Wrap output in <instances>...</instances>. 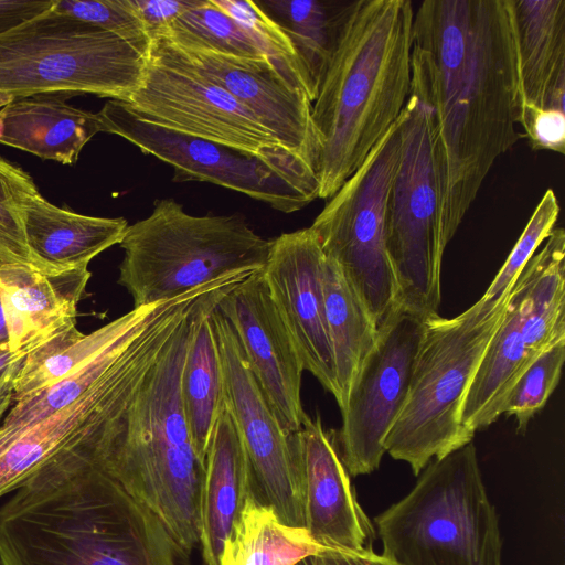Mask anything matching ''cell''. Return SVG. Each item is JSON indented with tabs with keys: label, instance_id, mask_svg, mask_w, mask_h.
Returning a JSON list of instances; mask_svg holds the SVG:
<instances>
[{
	"label": "cell",
	"instance_id": "obj_35",
	"mask_svg": "<svg viewBox=\"0 0 565 565\" xmlns=\"http://www.w3.org/2000/svg\"><path fill=\"white\" fill-rule=\"evenodd\" d=\"M214 2L257 39L286 82L307 94L302 73L289 40L256 6L255 1L214 0Z\"/></svg>",
	"mask_w": 565,
	"mask_h": 565
},
{
	"label": "cell",
	"instance_id": "obj_9",
	"mask_svg": "<svg viewBox=\"0 0 565 565\" xmlns=\"http://www.w3.org/2000/svg\"><path fill=\"white\" fill-rule=\"evenodd\" d=\"M386 249L398 288L397 307L439 316L440 184L429 113L412 94L401 113V154L386 206Z\"/></svg>",
	"mask_w": 565,
	"mask_h": 565
},
{
	"label": "cell",
	"instance_id": "obj_27",
	"mask_svg": "<svg viewBox=\"0 0 565 565\" xmlns=\"http://www.w3.org/2000/svg\"><path fill=\"white\" fill-rule=\"evenodd\" d=\"M255 3L289 40L313 103L355 0H258Z\"/></svg>",
	"mask_w": 565,
	"mask_h": 565
},
{
	"label": "cell",
	"instance_id": "obj_22",
	"mask_svg": "<svg viewBox=\"0 0 565 565\" xmlns=\"http://www.w3.org/2000/svg\"><path fill=\"white\" fill-rule=\"evenodd\" d=\"M249 493V466L233 415L222 403L210 439L201 498L202 556L220 565L223 546Z\"/></svg>",
	"mask_w": 565,
	"mask_h": 565
},
{
	"label": "cell",
	"instance_id": "obj_16",
	"mask_svg": "<svg viewBox=\"0 0 565 565\" xmlns=\"http://www.w3.org/2000/svg\"><path fill=\"white\" fill-rule=\"evenodd\" d=\"M166 332L167 320L158 309L93 388L12 443L0 456V498L19 489L38 469L79 441L100 422L161 345Z\"/></svg>",
	"mask_w": 565,
	"mask_h": 565
},
{
	"label": "cell",
	"instance_id": "obj_45",
	"mask_svg": "<svg viewBox=\"0 0 565 565\" xmlns=\"http://www.w3.org/2000/svg\"><path fill=\"white\" fill-rule=\"evenodd\" d=\"M316 555L308 556L300 562H298L296 565H317L316 564Z\"/></svg>",
	"mask_w": 565,
	"mask_h": 565
},
{
	"label": "cell",
	"instance_id": "obj_28",
	"mask_svg": "<svg viewBox=\"0 0 565 565\" xmlns=\"http://www.w3.org/2000/svg\"><path fill=\"white\" fill-rule=\"evenodd\" d=\"M565 232L555 227L515 282L523 292L522 333L530 363L565 339Z\"/></svg>",
	"mask_w": 565,
	"mask_h": 565
},
{
	"label": "cell",
	"instance_id": "obj_38",
	"mask_svg": "<svg viewBox=\"0 0 565 565\" xmlns=\"http://www.w3.org/2000/svg\"><path fill=\"white\" fill-rule=\"evenodd\" d=\"M519 126L533 150L565 152V113L540 110L520 119Z\"/></svg>",
	"mask_w": 565,
	"mask_h": 565
},
{
	"label": "cell",
	"instance_id": "obj_1",
	"mask_svg": "<svg viewBox=\"0 0 565 565\" xmlns=\"http://www.w3.org/2000/svg\"><path fill=\"white\" fill-rule=\"evenodd\" d=\"M409 94L427 108L446 248L497 159L521 137L508 0H425L414 10Z\"/></svg>",
	"mask_w": 565,
	"mask_h": 565
},
{
	"label": "cell",
	"instance_id": "obj_13",
	"mask_svg": "<svg viewBox=\"0 0 565 565\" xmlns=\"http://www.w3.org/2000/svg\"><path fill=\"white\" fill-rule=\"evenodd\" d=\"M425 320L396 307L377 329L341 412L342 426L332 436L350 476L369 475L381 465L385 437L407 397Z\"/></svg>",
	"mask_w": 565,
	"mask_h": 565
},
{
	"label": "cell",
	"instance_id": "obj_8",
	"mask_svg": "<svg viewBox=\"0 0 565 565\" xmlns=\"http://www.w3.org/2000/svg\"><path fill=\"white\" fill-rule=\"evenodd\" d=\"M148 51L50 8L0 34V107L49 94L127 102L142 81Z\"/></svg>",
	"mask_w": 565,
	"mask_h": 565
},
{
	"label": "cell",
	"instance_id": "obj_7",
	"mask_svg": "<svg viewBox=\"0 0 565 565\" xmlns=\"http://www.w3.org/2000/svg\"><path fill=\"white\" fill-rule=\"evenodd\" d=\"M118 284L134 308L167 301L238 274L262 271L271 241L241 214L194 216L173 199L128 226Z\"/></svg>",
	"mask_w": 565,
	"mask_h": 565
},
{
	"label": "cell",
	"instance_id": "obj_18",
	"mask_svg": "<svg viewBox=\"0 0 565 565\" xmlns=\"http://www.w3.org/2000/svg\"><path fill=\"white\" fill-rule=\"evenodd\" d=\"M163 39L191 67L246 107L282 147L300 156L318 175L320 146L311 119L312 103L303 90L285 81L269 58L181 49Z\"/></svg>",
	"mask_w": 565,
	"mask_h": 565
},
{
	"label": "cell",
	"instance_id": "obj_26",
	"mask_svg": "<svg viewBox=\"0 0 565 565\" xmlns=\"http://www.w3.org/2000/svg\"><path fill=\"white\" fill-rule=\"evenodd\" d=\"M238 282L214 292L200 309L181 374L184 416L194 451L204 466L213 428L224 401L222 364L212 312L221 298Z\"/></svg>",
	"mask_w": 565,
	"mask_h": 565
},
{
	"label": "cell",
	"instance_id": "obj_32",
	"mask_svg": "<svg viewBox=\"0 0 565 565\" xmlns=\"http://www.w3.org/2000/svg\"><path fill=\"white\" fill-rule=\"evenodd\" d=\"M157 36H163L181 49L252 60L269 58L257 39L216 6L214 0H201Z\"/></svg>",
	"mask_w": 565,
	"mask_h": 565
},
{
	"label": "cell",
	"instance_id": "obj_24",
	"mask_svg": "<svg viewBox=\"0 0 565 565\" xmlns=\"http://www.w3.org/2000/svg\"><path fill=\"white\" fill-rule=\"evenodd\" d=\"M65 94L17 99L0 109V143L44 160L74 164L100 132L96 113L66 103Z\"/></svg>",
	"mask_w": 565,
	"mask_h": 565
},
{
	"label": "cell",
	"instance_id": "obj_14",
	"mask_svg": "<svg viewBox=\"0 0 565 565\" xmlns=\"http://www.w3.org/2000/svg\"><path fill=\"white\" fill-rule=\"evenodd\" d=\"M212 320L222 364L224 399L248 459L249 495L271 509L282 523L305 527L296 451L256 382L233 327L217 306Z\"/></svg>",
	"mask_w": 565,
	"mask_h": 565
},
{
	"label": "cell",
	"instance_id": "obj_11",
	"mask_svg": "<svg viewBox=\"0 0 565 565\" xmlns=\"http://www.w3.org/2000/svg\"><path fill=\"white\" fill-rule=\"evenodd\" d=\"M401 154V115L310 226L379 327L397 307L386 249V206Z\"/></svg>",
	"mask_w": 565,
	"mask_h": 565
},
{
	"label": "cell",
	"instance_id": "obj_23",
	"mask_svg": "<svg viewBox=\"0 0 565 565\" xmlns=\"http://www.w3.org/2000/svg\"><path fill=\"white\" fill-rule=\"evenodd\" d=\"M26 247L38 266H88L105 249L119 244L128 228L124 217H96L61 209L36 191L21 209Z\"/></svg>",
	"mask_w": 565,
	"mask_h": 565
},
{
	"label": "cell",
	"instance_id": "obj_4",
	"mask_svg": "<svg viewBox=\"0 0 565 565\" xmlns=\"http://www.w3.org/2000/svg\"><path fill=\"white\" fill-rule=\"evenodd\" d=\"M411 0H355L311 106L319 199L329 200L399 117L411 88Z\"/></svg>",
	"mask_w": 565,
	"mask_h": 565
},
{
	"label": "cell",
	"instance_id": "obj_5",
	"mask_svg": "<svg viewBox=\"0 0 565 565\" xmlns=\"http://www.w3.org/2000/svg\"><path fill=\"white\" fill-rule=\"evenodd\" d=\"M412 490L374 518L396 565H502V537L473 443L430 461Z\"/></svg>",
	"mask_w": 565,
	"mask_h": 565
},
{
	"label": "cell",
	"instance_id": "obj_29",
	"mask_svg": "<svg viewBox=\"0 0 565 565\" xmlns=\"http://www.w3.org/2000/svg\"><path fill=\"white\" fill-rule=\"evenodd\" d=\"M157 303L129 312L84 334L76 324L66 327L30 350L13 381V403L75 372L121 334L147 317Z\"/></svg>",
	"mask_w": 565,
	"mask_h": 565
},
{
	"label": "cell",
	"instance_id": "obj_10",
	"mask_svg": "<svg viewBox=\"0 0 565 565\" xmlns=\"http://www.w3.org/2000/svg\"><path fill=\"white\" fill-rule=\"evenodd\" d=\"M96 114L100 132L120 136L170 164L173 182H210L282 213L319 199L317 172L298 154L262 156L186 135L142 118L122 100L109 99Z\"/></svg>",
	"mask_w": 565,
	"mask_h": 565
},
{
	"label": "cell",
	"instance_id": "obj_19",
	"mask_svg": "<svg viewBox=\"0 0 565 565\" xmlns=\"http://www.w3.org/2000/svg\"><path fill=\"white\" fill-rule=\"evenodd\" d=\"M299 461L305 527L321 546L363 552L373 550L374 524L360 505L350 475L319 415L307 417L289 434Z\"/></svg>",
	"mask_w": 565,
	"mask_h": 565
},
{
	"label": "cell",
	"instance_id": "obj_34",
	"mask_svg": "<svg viewBox=\"0 0 565 565\" xmlns=\"http://www.w3.org/2000/svg\"><path fill=\"white\" fill-rule=\"evenodd\" d=\"M39 191L28 172L0 157V265L32 263L24 237L21 209Z\"/></svg>",
	"mask_w": 565,
	"mask_h": 565
},
{
	"label": "cell",
	"instance_id": "obj_46",
	"mask_svg": "<svg viewBox=\"0 0 565 565\" xmlns=\"http://www.w3.org/2000/svg\"><path fill=\"white\" fill-rule=\"evenodd\" d=\"M0 565H1V562H0Z\"/></svg>",
	"mask_w": 565,
	"mask_h": 565
},
{
	"label": "cell",
	"instance_id": "obj_2",
	"mask_svg": "<svg viewBox=\"0 0 565 565\" xmlns=\"http://www.w3.org/2000/svg\"><path fill=\"white\" fill-rule=\"evenodd\" d=\"M0 507L1 565H180L154 514L68 448Z\"/></svg>",
	"mask_w": 565,
	"mask_h": 565
},
{
	"label": "cell",
	"instance_id": "obj_44",
	"mask_svg": "<svg viewBox=\"0 0 565 565\" xmlns=\"http://www.w3.org/2000/svg\"><path fill=\"white\" fill-rule=\"evenodd\" d=\"M9 342L8 328L6 323V318L2 309V303L0 299V348L7 345Z\"/></svg>",
	"mask_w": 565,
	"mask_h": 565
},
{
	"label": "cell",
	"instance_id": "obj_12",
	"mask_svg": "<svg viewBox=\"0 0 565 565\" xmlns=\"http://www.w3.org/2000/svg\"><path fill=\"white\" fill-rule=\"evenodd\" d=\"M125 103L142 118L186 135L262 156L294 153L161 36L151 40L142 81Z\"/></svg>",
	"mask_w": 565,
	"mask_h": 565
},
{
	"label": "cell",
	"instance_id": "obj_20",
	"mask_svg": "<svg viewBox=\"0 0 565 565\" xmlns=\"http://www.w3.org/2000/svg\"><path fill=\"white\" fill-rule=\"evenodd\" d=\"M88 266L0 265V299L12 351L33 349L76 324L77 306L90 278Z\"/></svg>",
	"mask_w": 565,
	"mask_h": 565
},
{
	"label": "cell",
	"instance_id": "obj_31",
	"mask_svg": "<svg viewBox=\"0 0 565 565\" xmlns=\"http://www.w3.org/2000/svg\"><path fill=\"white\" fill-rule=\"evenodd\" d=\"M324 550L305 527L282 523L271 509L248 493L224 543L220 565H296Z\"/></svg>",
	"mask_w": 565,
	"mask_h": 565
},
{
	"label": "cell",
	"instance_id": "obj_40",
	"mask_svg": "<svg viewBox=\"0 0 565 565\" xmlns=\"http://www.w3.org/2000/svg\"><path fill=\"white\" fill-rule=\"evenodd\" d=\"M54 0L18 1L0 0V34L45 12L52 8Z\"/></svg>",
	"mask_w": 565,
	"mask_h": 565
},
{
	"label": "cell",
	"instance_id": "obj_41",
	"mask_svg": "<svg viewBox=\"0 0 565 565\" xmlns=\"http://www.w3.org/2000/svg\"><path fill=\"white\" fill-rule=\"evenodd\" d=\"M315 557L317 565H396L373 550L348 552L326 548Z\"/></svg>",
	"mask_w": 565,
	"mask_h": 565
},
{
	"label": "cell",
	"instance_id": "obj_25",
	"mask_svg": "<svg viewBox=\"0 0 565 565\" xmlns=\"http://www.w3.org/2000/svg\"><path fill=\"white\" fill-rule=\"evenodd\" d=\"M523 292L514 282L503 320L490 340L461 404V423L484 429L502 414L507 397L530 364L522 333Z\"/></svg>",
	"mask_w": 565,
	"mask_h": 565
},
{
	"label": "cell",
	"instance_id": "obj_42",
	"mask_svg": "<svg viewBox=\"0 0 565 565\" xmlns=\"http://www.w3.org/2000/svg\"><path fill=\"white\" fill-rule=\"evenodd\" d=\"M21 362L15 364L7 375L0 380V420L7 414L13 402V381Z\"/></svg>",
	"mask_w": 565,
	"mask_h": 565
},
{
	"label": "cell",
	"instance_id": "obj_39",
	"mask_svg": "<svg viewBox=\"0 0 565 565\" xmlns=\"http://www.w3.org/2000/svg\"><path fill=\"white\" fill-rule=\"evenodd\" d=\"M201 0H129L150 41Z\"/></svg>",
	"mask_w": 565,
	"mask_h": 565
},
{
	"label": "cell",
	"instance_id": "obj_21",
	"mask_svg": "<svg viewBox=\"0 0 565 565\" xmlns=\"http://www.w3.org/2000/svg\"><path fill=\"white\" fill-rule=\"evenodd\" d=\"M519 82L520 119L565 113V0H508Z\"/></svg>",
	"mask_w": 565,
	"mask_h": 565
},
{
	"label": "cell",
	"instance_id": "obj_15",
	"mask_svg": "<svg viewBox=\"0 0 565 565\" xmlns=\"http://www.w3.org/2000/svg\"><path fill=\"white\" fill-rule=\"evenodd\" d=\"M217 309L233 327L249 369L284 433L299 430L308 417L300 397L305 369L263 270L231 288L218 301Z\"/></svg>",
	"mask_w": 565,
	"mask_h": 565
},
{
	"label": "cell",
	"instance_id": "obj_3",
	"mask_svg": "<svg viewBox=\"0 0 565 565\" xmlns=\"http://www.w3.org/2000/svg\"><path fill=\"white\" fill-rule=\"evenodd\" d=\"M227 285L195 300L94 445L95 462L154 514L185 563L201 542L205 466L194 451L184 416L181 374L200 309Z\"/></svg>",
	"mask_w": 565,
	"mask_h": 565
},
{
	"label": "cell",
	"instance_id": "obj_33",
	"mask_svg": "<svg viewBox=\"0 0 565 565\" xmlns=\"http://www.w3.org/2000/svg\"><path fill=\"white\" fill-rule=\"evenodd\" d=\"M565 360V339L542 351L512 386L503 414L514 416L516 431L523 434L530 420L545 406L556 388Z\"/></svg>",
	"mask_w": 565,
	"mask_h": 565
},
{
	"label": "cell",
	"instance_id": "obj_37",
	"mask_svg": "<svg viewBox=\"0 0 565 565\" xmlns=\"http://www.w3.org/2000/svg\"><path fill=\"white\" fill-rule=\"evenodd\" d=\"M52 9L149 49L150 39L129 0H54Z\"/></svg>",
	"mask_w": 565,
	"mask_h": 565
},
{
	"label": "cell",
	"instance_id": "obj_43",
	"mask_svg": "<svg viewBox=\"0 0 565 565\" xmlns=\"http://www.w3.org/2000/svg\"><path fill=\"white\" fill-rule=\"evenodd\" d=\"M32 349L12 351L9 344L0 348V380L18 363L22 362L28 352Z\"/></svg>",
	"mask_w": 565,
	"mask_h": 565
},
{
	"label": "cell",
	"instance_id": "obj_6",
	"mask_svg": "<svg viewBox=\"0 0 565 565\" xmlns=\"http://www.w3.org/2000/svg\"><path fill=\"white\" fill-rule=\"evenodd\" d=\"M511 289L497 299L481 297L454 318L425 320L407 397L384 440L385 452L408 463L415 477L472 441L475 433L461 423L462 399L503 320Z\"/></svg>",
	"mask_w": 565,
	"mask_h": 565
},
{
	"label": "cell",
	"instance_id": "obj_30",
	"mask_svg": "<svg viewBox=\"0 0 565 565\" xmlns=\"http://www.w3.org/2000/svg\"><path fill=\"white\" fill-rule=\"evenodd\" d=\"M322 287L342 412L352 383L375 344L377 326L339 265L327 256Z\"/></svg>",
	"mask_w": 565,
	"mask_h": 565
},
{
	"label": "cell",
	"instance_id": "obj_36",
	"mask_svg": "<svg viewBox=\"0 0 565 565\" xmlns=\"http://www.w3.org/2000/svg\"><path fill=\"white\" fill-rule=\"evenodd\" d=\"M559 211L556 194L552 189L546 190L482 298L497 299L512 288L526 263L555 228Z\"/></svg>",
	"mask_w": 565,
	"mask_h": 565
},
{
	"label": "cell",
	"instance_id": "obj_17",
	"mask_svg": "<svg viewBox=\"0 0 565 565\" xmlns=\"http://www.w3.org/2000/svg\"><path fill=\"white\" fill-rule=\"evenodd\" d=\"M323 259L313 232L307 227L271 239L263 273L303 369L334 396L340 408L342 399L326 319Z\"/></svg>",
	"mask_w": 565,
	"mask_h": 565
}]
</instances>
